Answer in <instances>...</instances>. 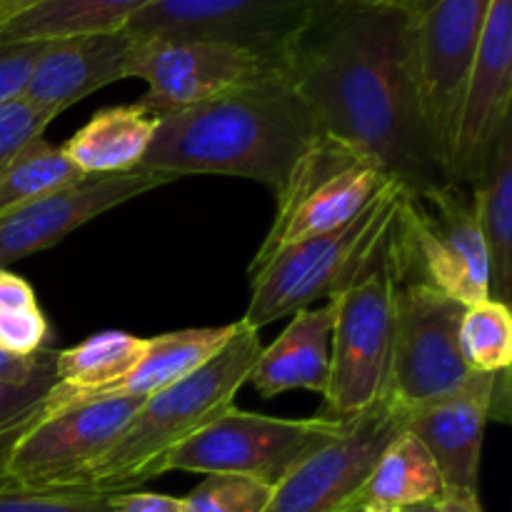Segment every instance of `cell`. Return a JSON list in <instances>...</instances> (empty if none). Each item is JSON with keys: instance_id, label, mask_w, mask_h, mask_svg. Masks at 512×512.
<instances>
[{"instance_id": "obj_1", "label": "cell", "mask_w": 512, "mask_h": 512, "mask_svg": "<svg viewBox=\"0 0 512 512\" xmlns=\"http://www.w3.org/2000/svg\"><path fill=\"white\" fill-rule=\"evenodd\" d=\"M278 73L320 133L368 155L408 195L453 183L420 105L405 8L338 0L290 45Z\"/></svg>"}, {"instance_id": "obj_2", "label": "cell", "mask_w": 512, "mask_h": 512, "mask_svg": "<svg viewBox=\"0 0 512 512\" xmlns=\"http://www.w3.org/2000/svg\"><path fill=\"white\" fill-rule=\"evenodd\" d=\"M318 123L280 73L228 90L190 108L160 115L138 168L183 175H238L278 193Z\"/></svg>"}, {"instance_id": "obj_3", "label": "cell", "mask_w": 512, "mask_h": 512, "mask_svg": "<svg viewBox=\"0 0 512 512\" xmlns=\"http://www.w3.org/2000/svg\"><path fill=\"white\" fill-rule=\"evenodd\" d=\"M260 350L258 330L245 320L235 323L233 338L203 368L143 400L120 438L90 465L80 493H133L168 473L170 453L233 405Z\"/></svg>"}, {"instance_id": "obj_4", "label": "cell", "mask_w": 512, "mask_h": 512, "mask_svg": "<svg viewBox=\"0 0 512 512\" xmlns=\"http://www.w3.org/2000/svg\"><path fill=\"white\" fill-rule=\"evenodd\" d=\"M400 208L403 198L375 243L328 298L335 310L330 378L323 393L328 418H353L383 398L388 388L395 300L408 273Z\"/></svg>"}, {"instance_id": "obj_5", "label": "cell", "mask_w": 512, "mask_h": 512, "mask_svg": "<svg viewBox=\"0 0 512 512\" xmlns=\"http://www.w3.org/2000/svg\"><path fill=\"white\" fill-rule=\"evenodd\" d=\"M403 193L405 190L390 180L343 228L305 238L278 250L263 263L250 265V305L245 323L260 330L285 315L313 308L315 300L330 298L393 218Z\"/></svg>"}, {"instance_id": "obj_6", "label": "cell", "mask_w": 512, "mask_h": 512, "mask_svg": "<svg viewBox=\"0 0 512 512\" xmlns=\"http://www.w3.org/2000/svg\"><path fill=\"white\" fill-rule=\"evenodd\" d=\"M375 160L320 133L275 193V218L250 265L288 245L343 228L390 183Z\"/></svg>"}, {"instance_id": "obj_7", "label": "cell", "mask_w": 512, "mask_h": 512, "mask_svg": "<svg viewBox=\"0 0 512 512\" xmlns=\"http://www.w3.org/2000/svg\"><path fill=\"white\" fill-rule=\"evenodd\" d=\"M345 423L335 418H268L230 405L170 453L168 470L240 475L275 488L303 460L333 443Z\"/></svg>"}, {"instance_id": "obj_8", "label": "cell", "mask_w": 512, "mask_h": 512, "mask_svg": "<svg viewBox=\"0 0 512 512\" xmlns=\"http://www.w3.org/2000/svg\"><path fill=\"white\" fill-rule=\"evenodd\" d=\"M465 305L425 280L405 273L395 300L393 350L385 393L408 410L445 398L470 383L460 350V320Z\"/></svg>"}, {"instance_id": "obj_9", "label": "cell", "mask_w": 512, "mask_h": 512, "mask_svg": "<svg viewBox=\"0 0 512 512\" xmlns=\"http://www.w3.org/2000/svg\"><path fill=\"white\" fill-rule=\"evenodd\" d=\"M338 0H155L140 10L130 38H188L238 45L278 70L280 58Z\"/></svg>"}, {"instance_id": "obj_10", "label": "cell", "mask_w": 512, "mask_h": 512, "mask_svg": "<svg viewBox=\"0 0 512 512\" xmlns=\"http://www.w3.org/2000/svg\"><path fill=\"white\" fill-rule=\"evenodd\" d=\"M410 275L465 308L490 298V263L473 193L448 183L423 195H403L400 208Z\"/></svg>"}, {"instance_id": "obj_11", "label": "cell", "mask_w": 512, "mask_h": 512, "mask_svg": "<svg viewBox=\"0 0 512 512\" xmlns=\"http://www.w3.org/2000/svg\"><path fill=\"white\" fill-rule=\"evenodd\" d=\"M403 8L425 123L450 175L455 125L490 0H410Z\"/></svg>"}, {"instance_id": "obj_12", "label": "cell", "mask_w": 512, "mask_h": 512, "mask_svg": "<svg viewBox=\"0 0 512 512\" xmlns=\"http://www.w3.org/2000/svg\"><path fill=\"white\" fill-rule=\"evenodd\" d=\"M410 410L385 393L273 488L263 512H355L360 488L383 450L408 430Z\"/></svg>"}, {"instance_id": "obj_13", "label": "cell", "mask_w": 512, "mask_h": 512, "mask_svg": "<svg viewBox=\"0 0 512 512\" xmlns=\"http://www.w3.org/2000/svg\"><path fill=\"white\" fill-rule=\"evenodd\" d=\"M145 398H93L45 413L15 445L8 463L15 490L80 493L90 465L120 438Z\"/></svg>"}, {"instance_id": "obj_14", "label": "cell", "mask_w": 512, "mask_h": 512, "mask_svg": "<svg viewBox=\"0 0 512 512\" xmlns=\"http://www.w3.org/2000/svg\"><path fill=\"white\" fill-rule=\"evenodd\" d=\"M273 73H278L275 65L260 55L213 40L133 38L128 53V78L148 85L138 105L158 115L190 108Z\"/></svg>"}, {"instance_id": "obj_15", "label": "cell", "mask_w": 512, "mask_h": 512, "mask_svg": "<svg viewBox=\"0 0 512 512\" xmlns=\"http://www.w3.org/2000/svg\"><path fill=\"white\" fill-rule=\"evenodd\" d=\"M173 180L170 175L145 168L85 175L55 193L8 210L0 215V268L53 248L80 225Z\"/></svg>"}, {"instance_id": "obj_16", "label": "cell", "mask_w": 512, "mask_h": 512, "mask_svg": "<svg viewBox=\"0 0 512 512\" xmlns=\"http://www.w3.org/2000/svg\"><path fill=\"white\" fill-rule=\"evenodd\" d=\"M512 0H490L455 125L450 180L470 185L512 115Z\"/></svg>"}, {"instance_id": "obj_17", "label": "cell", "mask_w": 512, "mask_h": 512, "mask_svg": "<svg viewBox=\"0 0 512 512\" xmlns=\"http://www.w3.org/2000/svg\"><path fill=\"white\" fill-rule=\"evenodd\" d=\"M505 378L508 373H475L455 393L410 410L408 433L425 445L450 493L478 495L485 425L495 413V403L508 395V390L500 393Z\"/></svg>"}, {"instance_id": "obj_18", "label": "cell", "mask_w": 512, "mask_h": 512, "mask_svg": "<svg viewBox=\"0 0 512 512\" xmlns=\"http://www.w3.org/2000/svg\"><path fill=\"white\" fill-rule=\"evenodd\" d=\"M130 45L125 30L45 40L23 98L60 115L95 90L128 78Z\"/></svg>"}, {"instance_id": "obj_19", "label": "cell", "mask_w": 512, "mask_h": 512, "mask_svg": "<svg viewBox=\"0 0 512 512\" xmlns=\"http://www.w3.org/2000/svg\"><path fill=\"white\" fill-rule=\"evenodd\" d=\"M333 303L298 310L273 345L260 350L250 383L263 398L285 390H315L323 395L330 378V338H333Z\"/></svg>"}, {"instance_id": "obj_20", "label": "cell", "mask_w": 512, "mask_h": 512, "mask_svg": "<svg viewBox=\"0 0 512 512\" xmlns=\"http://www.w3.org/2000/svg\"><path fill=\"white\" fill-rule=\"evenodd\" d=\"M148 338L123 330H103L83 343L55 353V383L45 395V413L53 415L85 400L100 398L108 388L133 373Z\"/></svg>"}, {"instance_id": "obj_21", "label": "cell", "mask_w": 512, "mask_h": 512, "mask_svg": "<svg viewBox=\"0 0 512 512\" xmlns=\"http://www.w3.org/2000/svg\"><path fill=\"white\" fill-rule=\"evenodd\" d=\"M490 263V298L512 295V115L503 123L483 168L468 185Z\"/></svg>"}, {"instance_id": "obj_22", "label": "cell", "mask_w": 512, "mask_h": 512, "mask_svg": "<svg viewBox=\"0 0 512 512\" xmlns=\"http://www.w3.org/2000/svg\"><path fill=\"white\" fill-rule=\"evenodd\" d=\"M158 123L160 115L138 103L103 108L60 148L83 175L128 173L145 158Z\"/></svg>"}, {"instance_id": "obj_23", "label": "cell", "mask_w": 512, "mask_h": 512, "mask_svg": "<svg viewBox=\"0 0 512 512\" xmlns=\"http://www.w3.org/2000/svg\"><path fill=\"white\" fill-rule=\"evenodd\" d=\"M443 493L445 485L435 460L430 458L425 445L405 430L373 465L368 480L360 488L355 510L398 512L440 498Z\"/></svg>"}, {"instance_id": "obj_24", "label": "cell", "mask_w": 512, "mask_h": 512, "mask_svg": "<svg viewBox=\"0 0 512 512\" xmlns=\"http://www.w3.org/2000/svg\"><path fill=\"white\" fill-rule=\"evenodd\" d=\"M233 333L235 325H223V328L178 330V333L148 338L143 358L135 365L133 373L105 390L100 398H120V395L148 398L203 368L213 355L225 348Z\"/></svg>"}, {"instance_id": "obj_25", "label": "cell", "mask_w": 512, "mask_h": 512, "mask_svg": "<svg viewBox=\"0 0 512 512\" xmlns=\"http://www.w3.org/2000/svg\"><path fill=\"white\" fill-rule=\"evenodd\" d=\"M155 0H50L0 23V43L115 33Z\"/></svg>"}, {"instance_id": "obj_26", "label": "cell", "mask_w": 512, "mask_h": 512, "mask_svg": "<svg viewBox=\"0 0 512 512\" xmlns=\"http://www.w3.org/2000/svg\"><path fill=\"white\" fill-rule=\"evenodd\" d=\"M80 178L85 175L70 163L63 148L50 145L40 135L0 168V215L55 193Z\"/></svg>"}, {"instance_id": "obj_27", "label": "cell", "mask_w": 512, "mask_h": 512, "mask_svg": "<svg viewBox=\"0 0 512 512\" xmlns=\"http://www.w3.org/2000/svg\"><path fill=\"white\" fill-rule=\"evenodd\" d=\"M460 350L475 373H508L512 363L510 305L493 298L468 305L460 320Z\"/></svg>"}, {"instance_id": "obj_28", "label": "cell", "mask_w": 512, "mask_h": 512, "mask_svg": "<svg viewBox=\"0 0 512 512\" xmlns=\"http://www.w3.org/2000/svg\"><path fill=\"white\" fill-rule=\"evenodd\" d=\"M48 335V320L38 308L33 288L0 268V348L15 355H35L43 350Z\"/></svg>"}, {"instance_id": "obj_29", "label": "cell", "mask_w": 512, "mask_h": 512, "mask_svg": "<svg viewBox=\"0 0 512 512\" xmlns=\"http://www.w3.org/2000/svg\"><path fill=\"white\" fill-rule=\"evenodd\" d=\"M273 498L270 485L240 475H208L180 498L183 512H263Z\"/></svg>"}, {"instance_id": "obj_30", "label": "cell", "mask_w": 512, "mask_h": 512, "mask_svg": "<svg viewBox=\"0 0 512 512\" xmlns=\"http://www.w3.org/2000/svg\"><path fill=\"white\" fill-rule=\"evenodd\" d=\"M55 118L58 115L53 110L28 103L25 98L0 105V168L15 158V153L23 150L30 140L40 138Z\"/></svg>"}, {"instance_id": "obj_31", "label": "cell", "mask_w": 512, "mask_h": 512, "mask_svg": "<svg viewBox=\"0 0 512 512\" xmlns=\"http://www.w3.org/2000/svg\"><path fill=\"white\" fill-rule=\"evenodd\" d=\"M0 512H110V495L3 490Z\"/></svg>"}, {"instance_id": "obj_32", "label": "cell", "mask_w": 512, "mask_h": 512, "mask_svg": "<svg viewBox=\"0 0 512 512\" xmlns=\"http://www.w3.org/2000/svg\"><path fill=\"white\" fill-rule=\"evenodd\" d=\"M45 40H8L0 43V105L23 98Z\"/></svg>"}, {"instance_id": "obj_33", "label": "cell", "mask_w": 512, "mask_h": 512, "mask_svg": "<svg viewBox=\"0 0 512 512\" xmlns=\"http://www.w3.org/2000/svg\"><path fill=\"white\" fill-rule=\"evenodd\" d=\"M53 383H55V373L43 375V378L25 385L0 383V428L13 423V420H18L20 415L30 413L33 408H38V405L45 400V395L50 393Z\"/></svg>"}, {"instance_id": "obj_34", "label": "cell", "mask_w": 512, "mask_h": 512, "mask_svg": "<svg viewBox=\"0 0 512 512\" xmlns=\"http://www.w3.org/2000/svg\"><path fill=\"white\" fill-rule=\"evenodd\" d=\"M50 373H55V353L50 350H40L35 355H15L0 348V383L25 385Z\"/></svg>"}, {"instance_id": "obj_35", "label": "cell", "mask_w": 512, "mask_h": 512, "mask_svg": "<svg viewBox=\"0 0 512 512\" xmlns=\"http://www.w3.org/2000/svg\"><path fill=\"white\" fill-rule=\"evenodd\" d=\"M43 415H45V400L38 405V408L30 410V413L20 415L18 420H13V423H8L0 428V493H3V490H15L13 483H10V475H8L10 455H13L15 445L20 443V438H23V435L28 433V430L33 428V425L38 423Z\"/></svg>"}, {"instance_id": "obj_36", "label": "cell", "mask_w": 512, "mask_h": 512, "mask_svg": "<svg viewBox=\"0 0 512 512\" xmlns=\"http://www.w3.org/2000/svg\"><path fill=\"white\" fill-rule=\"evenodd\" d=\"M110 512H183L180 498L155 493L110 495Z\"/></svg>"}, {"instance_id": "obj_37", "label": "cell", "mask_w": 512, "mask_h": 512, "mask_svg": "<svg viewBox=\"0 0 512 512\" xmlns=\"http://www.w3.org/2000/svg\"><path fill=\"white\" fill-rule=\"evenodd\" d=\"M440 508H443V512H483L478 495L450 493V490H445V493L440 495Z\"/></svg>"}, {"instance_id": "obj_38", "label": "cell", "mask_w": 512, "mask_h": 512, "mask_svg": "<svg viewBox=\"0 0 512 512\" xmlns=\"http://www.w3.org/2000/svg\"><path fill=\"white\" fill-rule=\"evenodd\" d=\"M45 3H50V0H0V23H5V20L15 18L20 13H28V10Z\"/></svg>"}, {"instance_id": "obj_39", "label": "cell", "mask_w": 512, "mask_h": 512, "mask_svg": "<svg viewBox=\"0 0 512 512\" xmlns=\"http://www.w3.org/2000/svg\"><path fill=\"white\" fill-rule=\"evenodd\" d=\"M398 512H443V508H440V498H435V500H425V503H418V505H410V508H403Z\"/></svg>"}, {"instance_id": "obj_40", "label": "cell", "mask_w": 512, "mask_h": 512, "mask_svg": "<svg viewBox=\"0 0 512 512\" xmlns=\"http://www.w3.org/2000/svg\"><path fill=\"white\" fill-rule=\"evenodd\" d=\"M358 3H368V5H408L410 0H358Z\"/></svg>"}, {"instance_id": "obj_41", "label": "cell", "mask_w": 512, "mask_h": 512, "mask_svg": "<svg viewBox=\"0 0 512 512\" xmlns=\"http://www.w3.org/2000/svg\"><path fill=\"white\" fill-rule=\"evenodd\" d=\"M355 512H385V510H355Z\"/></svg>"}]
</instances>
